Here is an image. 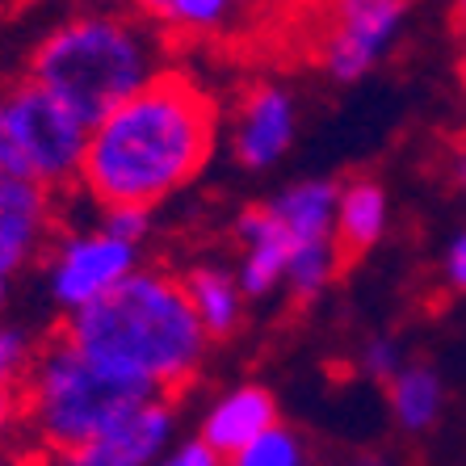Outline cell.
Returning <instances> with one entry per match:
<instances>
[{
  "label": "cell",
  "instance_id": "6da1fadb",
  "mask_svg": "<svg viewBox=\"0 0 466 466\" xmlns=\"http://www.w3.org/2000/svg\"><path fill=\"white\" fill-rule=\"evenodd\" d=\"M215 97L189 72H160L88 127L80 185L101 210H156L202 177L215 156Z\"/></svg>",
  "mask_w": 466,
  "mask_h": 466
},
{
  "label": "cell",
  "instance_id": "7a4b0ae2",
  "mask_svg": "<svg viewBox=\"0 0 466 466\" xmlns=\"http://www.w3.org/2000/svg\"><path fill=\"white\" fill-rule=\"evenodd\" d=\"M64 340L97 370L160 400L194 382L210 349L185 282L160 269H135L118 290L67 315Z\"/></svg>",
  "mask_w": 466,
  "mask_h": 466
},
{
  "label": "cell",
  "instance_id": "3957f363",
  "mask_svg": "<svg viewBox=\"0 0 466 466\" xmlns=\"http://www.w3.org/2000/svg\"><path fill=\"white\" fill-rule=\"evenodd\" d=\"M164 67V38L114 9H88L59 22L30 55V80L64 101L88 127L147 88Z\"/></svg>",
  "mask_w": 466,
  "mask_h": 466
},
{
  "label": "cell",
  "instance_id": "277c9868",
  "mask_svg": "<svg viewBox=\"0 0 466 466\" xmlns=\"http://www.w3.org/2000/svg\"><path fill=\"white\" fill-rule=\"evenodd\" d=\"M143 400H160V395H147V390L97 370L59 332L34 353L30 379H25L17 403H22V416L34 429V437L59 458L85 445L88 437H97L106 424L139 408Z\"/></svg>",
  "mask_w": 466,
  "mask_h": 466
},
{
  "label": "cell",
  "instance_id": "5b68a950",
  "mask_svg": "<svg viewBox=\"0 0 466 466\" xmlns=\"http://www.w3.org/2000/svg\"><path fill=\"white\" fill-rule=\"evenodd\" d=\"M88 122L76 118L30 76L0 85V173L25 177L46 189L80 181Z\"/></svg>",
  "mask_w": 466,
  "mask_h": 466
},
{
  "label": "cell",
  "instance_id": "8992f818",
  "mask_svg": "<svg viewBox=\"0 0 466 466\" xmlns=\"http://www.w3.org/2000/svg\"><path fill=\"white\" fill-rule=\"evenodd\" d=\"M337 198L340 185L324 177L286 185L269 202V215L286 236V286L299 303H311L332 286V278L345 265V252L337 244Z\"/></svg>",
  "mask_w": 466,
  "mask_h": 466
},
{
  "label": "cell",
  "instance_id": "52a82bcc",
  "mask_svg": "<svg viewBox=\"0 0 466 466\" xmlns=\"http://www.w3.org/2000/svg\"><path fill=\"white\" fill-rule=\"evenodd\" d=\"M412 0H328V22L319 34V64L332 80L353 85L370 76L400 43Z\"/></svg>",
  "mask_w": 466,
  "mask_h": 466
},
{
  "label": "cell",
  "instance_id": "ba28073f",
  "mask_svg": "<svg viewBox=\"0 0 466 466\" xmlns=\"http://www.w3.org/2000/svg\"><path fill=\"white\" fill-rule=\"evenodd\" d=\"M135 269H143L139 248L93 223V228L55 244L51 260H46V290L59 311L76 315L88 303L106 299L109 290H118Z\"/></svg>",
  "mask_w": 466,
  "mask_h": 466
},
{
  "label": "cell",
  "instance_id": "9c48e42d",
  "mask_svg": "<svg viewBox=\"0 0 466 466\" xmlns=\"http://www.w3.org/2000/svg\"><path fill=\"white\" fill-rule=\"evenodd\" d=\"M282 0H135V13L160 38L239 46L265 34Z\"/></svg>",
  "mask_w": 466,
  "mask_h": 466
},
{
  "label": "cell",
  "instance_id": "30bf717a",
  "mask_svg": "<svg viewBox=\"0 0 466 466\" xmlns=\"http://www.w3.org/2000/svg\"><path fill=\"white\" fill-rule=\"evenodd\" d=\"M177 412L168 400H143L97 437L59 454V466H156L168 454Z\"/></svg>",
  "mask_w": 466,
  "mask_h": 466
},
{
  "label": "cell",
  "instance_id": "8fae6325",
  "mask_svg": "<svg viewBox=\"0 0 466 466\" xmlns=\"http://www.w3.org/2000/svg\"><path fill=\"white\" fill-rule=\"evenodd\" d=\"M294 130H299V109L294 93L278 80H260L244 93L236 109V130H231V156L248 173H265L290 152Z\"/></svg>",
  "mask_w": 466,
  "mask_h": 466
},
{
  "label": "cell",
  "instance_id": "7c38bea8",
  "mask_svg": "<svg viewBox=\"0 0 466 466\" xmlns=\"http://www.w3.org/2000/svg\"><path fill=\"white\" fill-rule=\"evenodd\" d=\"M46 228H51V189L0 173V265L22 273L25 260L43 248Z\"/></svg>",
  "mask_w": 466,
  "mask_h": 466
},
{
  "label": "cell",
  "instance_id": "4fadbf2b",
  "mask_svg": "<svg viewBox=\"0 0 466 466\" xmlns=\"http://www.w3.org/2000/svg\"><path fill=\"white\" fill-rule=\"evenodd\" d=\"M273 424H278L273 390L257 387V382H239V387L223 390L207 408V416H202V441L228 462L231 454L252 445L260 433H269Z\"/></svg>",
  "mask_w": 466,
  "mask_h": 466
},
{
  "label": "cell",
  "instance_id": "5bb4252c",
  "mask_svg": "<svg viewBox=\"0 0 466 466\" xmlns=\"http://www.w3.org/2000/svg\"><path fill=\"white\" fill-rule=\"evenodd\" d=\"M236 239L244 244V257H239L236 282L244 290V299H260V294L286 286V236L278 228V218L269 215V207H248L239 210L236 218Z\"/></svg>",
  "mask_w": 466,
  "mask_h": 466
},
{
  "label": "cell",
  "instance_id": "9a60e30c",
  "mask_svg": "<svg viewBox=\"0 0 466 466\" xmlns=\"http://www.w3.org/2000/svg\"><path fill=\"white\" fill-rule=\"evenodd\" d=\"M387 189L370 177H353V181L340 185L337 198V244L345 257H361L382 239L387 231Z\"/></svg>",
  "mask_w": 466,
  "mask_h": 466
},
{
  "label": "cell",
  "instance_id": "2e32d148",
  "mask_svg": "<svg viewBox=\"0 0 466 466\" xmlns=\"http://www.w3.org/2000/svg\"><path fill=\"white\" fill-rule=\"evenodd\" d=\"M185 294H189V307H194L198 324L207 328L210 340L231 337L244 319V290H239L236 273L218 269V265H194V269L181 278Z\"/></svg>",
  "mask_w": 466,
  "mask_h": 466
},
{
  "label": "cell",
  "instance_id": "e0dca14e",
  "mask_svg": "<svg viewBox=\"0 0 466 466\" xmlns=\"http://www.w3.org/2000/svg\"><path fill=\"white\" fill-rule=\"evenodd\" d=\"M387 403L390 416L403 433H429L445 412V382L433 366L424 361H408V366L387 382Z\"/></svg>",
  "mask_w": 466,
  "mask_h": 466
},
{
  "label": "cell",
  "instance_id": "ac0fdd59",
  "mask_svg": "<svg viewBox=\"0 0 466 466\" xmlns=\"http://www.w3.org/2000/svg\"><path fill=\"white\" fill-rule=\"evenodd\" d=\"M307 462L311 458H307L303 437L278 420L269 433H260L257 441L244 445L239 454H231L223 466H307Z\"/></svg>",
  "mask_w": 466,
  "mask_h": 466
},
{
  "label": "cell",
  "instance_id": "d6986e66",
  "mask_svg": "<svg viewBox=\"0 0 466 466\" xmlns=\"http://www.w3.org/2000/svg\"><path fill=\"white\" fill-rule=\"evenodd\" d=\"M34 340L25 328H13V324H0V395L5 400H22V387L30 379V366H34Z\"/></svg>",
  "mask_w": 466,
  "mask_h": 466
},
{
  "label": "cell",
  "instance_id": "ffe728a7",
  "mask_svg": "<svg viewBox=\"0 0 466 466\" xmlns=\"http://www.w3.org/2000/svg\"><path fill=\"white\" fill-rule=\"evenodd\" d=\"M403 366H408V353H403V345L395 337H387V332H382V337H370L366 345H361V370H366L370 379H379L382 387H387Z\"/></svg>",
  "mask_w": 466,
  "mask_h": 466
},
{
  "label": "cell",
  "instance_id": "44dd1931",
  "mask_svg": "<svg viewBox=\"0 0 466 466\" xmlns=\"http://www.w3.org/2000/svg\"><path fill=\"white\" fill-rule=\"evenodd\" d=\"M97 223L109 231V236H118V239H127V244L139 248L143 239H147V231H152V210H143V207H106Z\"/></svg>",
  "mask_w": 466,
  "mask_h": 466
},
{
  "label": "cell",
  "instance_id": "7402d4cb",
  "mask_svg": "<svg viewBox=\"0 0 466 466\" xmlns=\"http://www.w3.org/2000/svg\"><path fill=\"white\" fill-rule=\"evenodd\" d=\"M156 466H223V458H218L202 437H194V441H181L177 450H168Z\"/></svg>",
  "mask_w": 466,
  "mask_h": 466
},
{
  "label": "cell",
  "instance_id": "603a6c76",
  "mask_svg": "<svg viewBox=\"0 0 466 466\" xmlns=\"http://www.w3.org/2000/svg\"><path fill=\"white\" fill-rule=\"evenodd\" d=\"M441 278L454 294H466V228L450 239V248L441 257Z\"/></svg>",
  "mask_w": 466,
  "mask_h": 466
},
{
  "label": "cell",
  "instance_id": "cb8c5ba5",
  "mask_svg": "<svg viewBox=\"0 0 466 466\" xmlns=\"http://www.w3.org/2000/svg\"><path fill=\"white\" fill-rule=\"evenodd\" d=\"M17 416H22V403H17V400H5V395H0V445L9 441Z\"/></svg>",
  "mask_w": 466,
  "mask_h": 466
},
{
  "label": "cell",
  "instance_id": "d4e9b609",
  "mask_svg": "<svg viewBox=\"0 0 466 466\" xmlns=\"http://www.w3.org/2000/svg\"><path fill=\"white\" fill-rule=\"evenodd\" d=\"M13 278H17V273H13L9 265H0V315H5V307H9V294H13Z\"/></svg>",
  "mask_w": 466,
  "mask_h": 466
},
{
  "label": "cell",
  "instance_id": "484cf974",
  "mask_svg": "<svg viewBox=\"0 0 466 466\" xmlns=\"http://www.w3.org/2000/svg\"><path fill=\"white\" fill-rule=\"evenodd\" d=\"M450 173H454L458 189H466V152H458V156H454V164H450Z\"/></svg>",
  "mask_w": 466,
  "mask_h": 466
},
{
  "label": "cell",
  "instance_id": "4316f807",
  "mask_svg": "<svg viewBox=\"0 0 466 466\" xmlns=\"http://www.w3.org/2000/svg\"><path fill=\"white\" fill-rule=\"evenodd\" d=\"M353 466H387V462H379V458H361V462H353Z\"/></svg>",
  "mask_w": 466,
  "mask_h": 466
},
{
  "label": "cell",
  "instance_id": "83f0119b",
  "mask_svg": "<svg viewBox=\"0 0 466 466\" xmlns=\"http://www.w3.org/2000/svg\"><path fill=\"white\" fill-rule=\"evenodd\" d=\"M454 9H458V17L466 22V0H454Z\"/></svg>",
  "mask_w": 466,
  "mask_h": 466
},
{
  "label": "cell",
  "instance_id": "f1b7e54d",
  "mask_svg": "<svg viewBox=\"0 0 466 466\" xmlns=\"http://www.w3.org/2000/svg\"><path fill=\"white\" fill-rule=\"evenodd\" d=\"M462 80H466V46H462Z\"/></svg>",
  "mask_w": 466,
  "mask_h": 466
},
{
  "label": "cell",
  "instance_id": "f546056e",
  "mask_svg": "<svg viewBox=\"0 0 466 466\" xmlns=\"http://www.w3.org/2000/svg\"><path fill=\"white\" fill-rule=\"evenodd\" d=\"M462 38H466V22H462Z\"/></svg>",
  "mask_w": 466,
  "mask_h": 466
}]
</instances>
